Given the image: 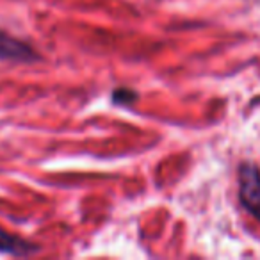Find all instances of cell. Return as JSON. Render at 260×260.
Returning <instances> with one entry per match:
<instances>
[{"label": "cell", "instance_id": "obj_4", "mask_svg": "<svg viewBox=\"0 0 260 260\" xmlns=\"http://www.w3.org/2000/svg\"><path fill=\"white\" fill-rule=\"evenodd\" d=\"M139 98V94L132 89H125V87H119L112 93V102L116 105H132Z\"/></svg>", "mask_w": 260, "mask_h": 260}, {"label": "cell", "instance_id": "obj_3", "mask_svg": "<svg viewBox=\"0 0 260 260\" xmlns=\"http://www.w3.org/2000/svg\"><path fill=\"white\" fill-rule=\"evenodd\" d=\"M40 251V246L34 242L27 241V239L20 237V235H13L8 230L0 226V253H8V255L16 256H27L32 253Z\"/></svg>", "mask_w": 260, "mask_h": 260}, {"label": "cell", "instance_id": "obj_1", "mask_svg": "<svg viewBox=\"0 0 260 260\" xmlns=\"http://www.w3.org/2000/svg\"><path fill=\"white\" fill-rule=\"evenodd\" d=\"M239 200L260 223V170L255 162H242L239 168Z\"/></svg>", "mask_w": 260, "mask_h": 260}, {"label": "cell", "instance_id": "obj_2", "mask_svg": "<svg viewBox=\"0 0 260 260\" xmlns=\"http://www.w3.org/2000/svg\"><path fill=\"white\" fill-rule=\"evenodd\" d=\"M0 61L36 62L41 61V55L34 52V48L29 43L0 29Z\"/></svg>", "mask_w": 260, "mask_h": 260}]
</instances>
